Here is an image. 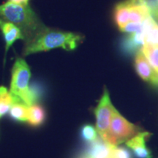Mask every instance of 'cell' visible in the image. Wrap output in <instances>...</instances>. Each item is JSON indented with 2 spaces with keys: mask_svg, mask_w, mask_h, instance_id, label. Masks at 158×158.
<instances>
[{
  "mask_svg": "<svg viewBox=\"0 0 158 158\" xmlns=\"http://www.w3.org/2000/svg\"><path fill=\"white\" fill-rule=\"evenodd\" d=\"M29 107L21 100H19L13 105L8 114L10 117L15 122H25L27 121L29 115Z\"/></svg>",
  "mask_w": 158,
  "mask_h": 158,
  "instance_id": "obj_15",
  "label": "cell"
},
{
  "mask_svg": "<svg viewBox=\"0 0 158 158\" xmlns=\"http://www.w3.org/2000/svg\"><path fill=\"white\" fill-rule=\"evenodd\" d=\"M150 135L151 134L148 132L141 131L125 142L126 146L133 152L136 158H152L151 151L146 143Z\"/></svg>",
  "mask_w": 158,
  "mask_h": 158,
  "instance_id": "obj_9",
  "label": "cell"
},
{
  "mask_svg": "<svg viewBox=\"0 0 158 158\" xmlns=\"http://www.w3.org/2000/svg\"><path fill=\"white\" fill-rule=\"evenodd\" d=\"M20 100L5 86H0V118L9 112L13 105Z\"/></svg>",
  "mask_w": 158,
  "mask_h": 158,
  "instance_id": "obj_14",
  "label": "cell"
},
{
  "mask_svg": "<svg viewBox=\"0 0 158 158\" xmlns=\"http://www.w3.org/2000/svg\"><path fill=\"white\" fill-rule=\"evenodd\" d=\"M0 20L19 27L24 37V43L30 40L45 27L30 6L10 2L0 5Z\"/></svg>",
  "mask_w": 158,
  "mask_h": 158,
  "instance_id": "obj_2",
  "label": "cell"
},
{
  "mask_svg": "<svg viewBox=\"0 0 158 158\" xmlns=\"http://www.w3.org/2000/svg\"><path fill=\"white\" fill-rule=\"evenodd\" d=\"M143 22L142 23H134L130 22L126 24L120 31H124V32L127 33H134L138 32V31H141L143 30Z\"/></svg>",
  "mask_w": 158,
  "mask_h": 158,
  "instance_id": "obj_19",
  "label": "cell"
},
{
  "mask_svg": "<svg viewBox=\"0 0 158 158\" xmlns=\"http://www.w3.org/2000/svg\"><path fill=\"white\" fill-rule=\"evenodd\" d=\"M130 7V0L118 3L114 7L113 11V19L119 30L129 22Z\"/></svg>",
  "mask_w": 158,
  "mask_h": 158,
  "instance_id": "obj_12",
  "label": "cell"
},
{
  "mask_svg": "<svg viewBox=\"0 0 158 158\" xmlns=\"http://www.w3.org/2000/svg\"><path fill=\"white\" fill-rule=\"evenodd\" d=\"M147 7H149L151 15L152 13L158 10V0H146Z\"/></svg>",
  "mask_w": 158,
  "mask_h": 158,
  "instance_id": "obj_20",
  "label": "cell"
},
{
  "mask_svg": "<svg viewBox=\"0 0 158 158\" xmlns=\"http://www.w3.org/2000/svg\"><path fill=\"white\" fill-rule=\"evenodd\" d=\"M144 45V31L129 33L122 37L119 43L121 52L125 56H133L141 51Z\"/></svg>",
  "mask_w": 158,
  "mask_h": 158,
  "instance_id": "obj_8",
  "label": "cell"
},
{
  "mask_svg": "<svg viewBox=\"0 0 158 158\" xmlns=\"http://www.w3.org/2000/svg\"><path fill=\"white\" fill-rule=\"evenodd\" d=\"M144 45L158 46V25L150 16L143 21Z\"/></svg>",
  "mask_w": 158,
  "mask_h": 158,
  "instance_id": "obj_11",
  "label": "cell"
},
{
  "mask_svg": "<svg viewBox=\"0 0 158 158\" xmlns=\"http://www.w3.org/2000/svg\"><path fill=\"white\" fill-rule=\"evenodd\" d=\"M114 109L110 101L109 93L107 89L105 88L103 94L99 100L97 107L94 109L96 118V130L102 140L106 139L109 130L112 114Z\"/></svg>",
  "mask_w": 158,
  "mask_h": 158,
  "instance_id": "obj_5",
  "label": "cell"
},
{
  "mask_svg": "<svg viewBox=\"0 0 158 158\" xmlns=\"http://www.w3.org/2000/svg\"><path fill=\"white\" fill-rule=\"evenodd\" d=\"M113 147L100 137L94 142L86 143L73 158H109Z\"/></svg>",
  "mask_w": 158,
  "mask_h": 158,
  "instance_id": "obj_6",
  "label": "cell"
},
{
  "mask_svg": "<svg viewBox=\"0 0 158 158\" xmlns=\"http://www.w3.org/2000/svg\"><path fill=\"white\" fill-rule=\"evenodd\" d=\"M134 66L138 76L155 87H158V73L150 65L141 51L135 54Z\"/></svg>",
  "mask_w": 158,
  "mask_h": 158,
  "instance_id": "obj_7",
  "label": "cell"
},
{
  "mask_svg": "<svg viewBox=\"0 0 158 158\" xmlns=\"http://www.w3.org/2000/svg\"><path fill=\"white\" fill-rule=\"evenodd\" d=\"M84 38L82 35L78 33L45 27L33 38L24 43L23 54L28 56L59 48L73 51L82 43Z\"/></svg>",
  "mask_w": 158,
  "mask_h": 158,
  "instance_id": "obj_1",
  "label": "cell"
},
{
  "mask_svg": "<svg viewBox=\"0 0 158 158\" xmlns=\"http://www.w3.org/2000/svg\"><path fill=\"white\" fill-rule=\"evenodd\" d=\"M96 127L89 124L83 125L80 130V137L85 143H91L100 138Z\"/></svg>",
  "mask_w": 158,
  "mask_h": 158,
  "instance_id": "obj_17",
  "label": "cell"
},
{
  "mask_svg": "<svg viewBox=\"0 0 158 158\" xmlns=\"http://www.w3.org/2000/svg\"><path fill=\"white\" fill-rule=\"evenodd\" d=\"M46 119V111L42 106L34 104L29 107V115L27 122L30 127L37 128L42 126Z\"/></svg>",
  "mask_w": 158,
  "mask_h": 158,
  "instance_id": "obj_13",
  "label": "cell"
},
{
  "mask_svg": "<svg viewBox=\"0 0 158 158\" xmlns=\"http://www.w3.org/2000/svg\"><path fill=\"white\" fill-rule=\"evenodd\" d=\"M152 16H153V19L155 20V22L158 23V10L152 14Z\"/></svg>",
  "mask_w": 158,
  "mask_h": 158,
  "instance_id": "obj_22",
  "label": "cell"
},
{
  "mask_svg": "<svg viewBox=\"0 0 158 158\" xmlns=\"http://www.w3.org/2000/svg\"><path fill=\"white\" fill-rule=\"evenodd\" d=\"M141 52L150 65L158 73V46L144 45L141 49Z\"/></svg>",
  "mask_w": 158,
  "mask_h": 158,
  "instance_id": "obj_16",
  "label": "cell"
},
{
  "mask_svg": "<svg viewBox=\"0 0 158 158\" xmlns=\"http://www.w3.org/2000/svg\"><path fill=\"white\" fill-rule=\"evenodd\" d=\"M31 70L28 64L22 58H17L11 71L10 91L28 106L33 105L31 100L29 80Z\"/></svg>",
  "mask_w": 158,
  "mask_h": 158,
  "instance_id": "obj_3",
  "label": "cell"
},
{
  "mask_svg": "<svg viewBox=\"0 0 158 158\" xmlns=\"http://www.w3.org/2000/svg\"><path fill=\"white\" fill-rule=\"evenodd\" d=\"M140 132L141 129L139 127L126 119L114 108L109 130L104 141L110 145L116 147L128 141Z\"/></svg>",
  "mask_w": 158,
  "mask_h": 158,
  "instance_id": "obj_4",
  "label": "cell"
},
{
  "mask_svg": "<svg viewBox=\"0 0 158 158\" xmlns=\"http://www.w3.org/2000/svg\"><path fill=\"white\" fill-rule=\"evenodd\" d=\"M0 30L2 33L5 42V54L17 40H23L24 37L21 29L13 23L0 20Z\"/></svg>",
  "mask_w": 158,
  "mask_h": 158,
  "instance_id": "obj_10",
  "label": "cell"
},
{
  "mask_svg": "<svg viewBox=\"0 0 158 158\" xmlns=\"http://www.w3.org/2000/svg\"><path fill=\"white\" fill-rule=\"evenodd\" d=\"M109 158H132L130 150L123 147H114Z\"/></svg>",
  "mask_w": 158,
  "mask_h": 158,
  "instance_id": "obj_18",
  "label": "cell"
},
{
  "mask_svg": "<svg viewBox=\"0 0 158 158\" xmlns=\"http://www.w3.org/2000/svg\"><path fill=\"white\" fill-rule=\"evenodd\" d=\"M29 0H8L7 2L15 4H19V5H29Z\"/></svg>",
  "mask_w": 158,
  "mask_h": 158,
  "instance_id": "obj_21",
  "label": "cell"
}]
</instances>
